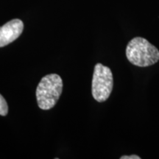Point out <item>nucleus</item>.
I'll use <instances>...</instances> for the list:
<instances>
[{"instance_id":"obj_1","label":"nucleus","mask_w":159,"mask_h":159,"mask_svg":"<svg viewBox=\"0 0 159 159\" xmlns=\"http://www.w3.org/2000/svg\"><path fill=\"white\" fill-rule=\"evenodd\" d=\"M126 56L132 64L147 67L154 65L159 61V51L147 39L136 37L128 43Z\"/></svg>"},{"instance_id":"obj_2","label":"nucleus","mask_w":159,"mask_h":159,"mask_svg":"<svg viewBox=\"0 0 159 159\" xmlns=\"http://www.w3.org/2000/svg\"><path fill=\"white\" fill-rule=\"evenodd\" d=\"M63 91V80L57 74H49L41 79L37 86L36 99L39 107L49 110L56 105Z\"/></svg>"},{"instance_id":"obj_3","label":"nucleus","mask_w":159,"mask_h":159,"mask_svg":"<svg viewBox=\"0 0 159 159\" xmlns=\"http://www.w3.org/2000/svg\"><path fill=\"white\" fill-rule=\"evenodd\" d=\"M114 85L113 75L110 68L97 63L94 66L92 79V96L99 102H105L111 94Z\"/></svg>"},{"instance_id":"obj_4","label":"nucleus","mask_w":159,"mask_h":159,"mask_svg":"<svg viewBox=\"0 0 159 159\" xmlns=\"http://www.w3.org/2000/svg\"><path fill=\"white\" fill-rule=\"evenodd\" d=\"M24 24L20 19H16L0 27V47H5L16 40L21 35Z\"/></svg>"},{"instance_id":"obj_5","label":"nucleus","mask_w":159,"mask_h":159,"mask_svg":"<svg viewBox=\"0 0 159 159\" xmlns=\"http://www.w3.org/2000/svg\"><path fill=\"white\" fill-rule=\"evenodd\" d=\"M8 113V106L5 98L0 94V115L6 116Z\"/></svg>"},{"instance_id":"obj_6","label":"nucleus","mask_w":159,"mask_h":159,"mask_svg":"<svg viewBox=\"0 0 159 159\" xmlns=\"http://www.w3.org/2000/svg\"><path fill=\"white\" fill-rule=\"evenodd\" d=\"M121 159H140L141 158L136 155H132V156H123L120 158Z\"/></svg>"}]
</instances>
